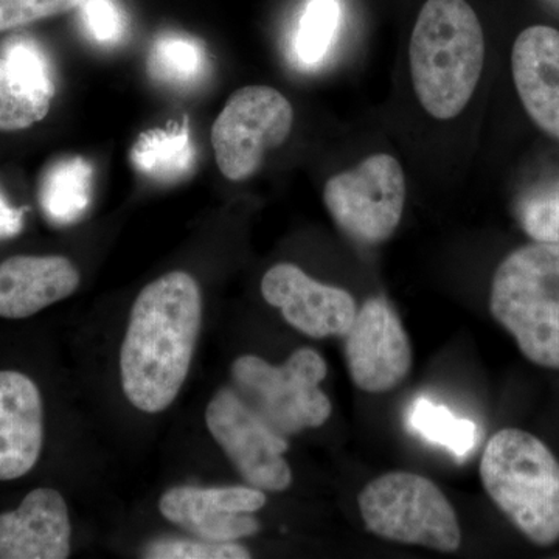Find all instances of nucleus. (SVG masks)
Masks as SVG:
<instances>
[{
  "instance_id": "nucleus-3",
  "label": "nucleus",
  "mask_w": 559,
  "mask_h": 559,
  "mask_svg": "<svg viewBox=\"0 0 559 559\" xmlns=\"http://www.w3.org/2000/svg\"><path fill=\"white\" fill-rule=\"evenodd\" d=\"M480 479L532 543L547 547L559 540V462L543 441L525 430H499L481 455Z\"/></svg>"
},
{
  "instance_id": "nucleus-7",
  "label": "nucleus",
  "mask_w": 559,
  "mask_h": 559,
  "mask_svg": "<svg viewBox=\"0 0 559 559\" xmlns=\"http://www.w3.org/2000/svg\"><path fill=\"white\" fill-rule=\"evenodd\" d=\"M294 108L270 86H246L230 95L210 139L221 175L231 182L248 180L260 170L267 151L288 140Z\"/></svg>"
},
{
  "instance_id": "nucleus-5",
  "label": "nucleus",
  "mask_w": 559,
  "mask_h": 559,
  "mask_svg": "<svg viewBox=\"0 0 559 559\" xmlns=\"http://www.w3.org/2000/svg\"><path fill=\"white\" fill-rule=\"evenodd\" d=\"M325 359L316 349L300 348L283 366L246 355L231 366L235 392L271 429L283 437L319 428L329 421L331 401L320 390Z\"/></svg>"
},
{
  "instance_id": "nucleus-23",
  "label": "nucleus",
  "mask_w": 559,
  "mask_h": 559,
  "mask_svg": "<svg viewBox=\"0 0 559 559\" xmlns=\"http://www.w3.org/2000/svg\"><path fill=\"white\" fill-rule=\"evenodd\" d=\"M516 212L532 240L559 242V176L522 194Z\"/></svg>"
},
{
  "instance_id": "nucleus-13",
  "label": "nucleus",
  "mask_w": 559,
  "mask_h": 559,
  "mask_svg": "<svg viewBox=\"0 0 559 559\" xmlns=\"http://www.w3.org/2000/svg\"><path fill=\"white\" fill-rule=\"evenodd\" d=\"M46 53L28 38L3 44L0 55V132L27 130L46 119L53 102Z\"/></svg>"
},
{
  "instance_id": "nucleus-19",
  "label": "nucleus",
  "mask_w": 559,
  "mask_h": 559,
  "mask_svg": "<svg viewBox=\"0 0 559 559\" xmlns=\"http://www.w3.org/2000/svg\"><path fill=\"white\" fill-rule=\"evenodd\" d=\"M94 171L83 157H68L47 168L39 200L50 223L69 226L83 218L91 205Z\"/></svg>"
},
{
  "instance_id": "nucleus-16",
  "label": "nucleus",
  "mask_w": 559,
  "mask_h": 559,
  "mask_svg": "<svg viewBox=\"0 0 559 559\" xmlns=\"http://www.w3.org/2000/svg\"><path fill=\"white\" fill-rule=\"evenodd\" d=\"M44 443V407L38 385L14 370H0V480L31 473Z\"/></svg>"
},
{
  "instance_id": "nucleus-22",
  "label": "nucleus",
  "mask_w": 559,
  "mask_h": 559,
  "mask_svg": "<svg viewBox=\"0 0 559 559\" xmlns=\"http://www.w3.org/2000/svg\"><path fill=\"white\" fill-rule=\"evenodd\" d=\"M341 7L337 0H310L297 25L294 49L304 64L323 60L340 27Z\"/></svg>"
},
{
  "instance_id": "nucleus-12",
  "label": "nucleus",
  "mask_w": 559,
  "mask_h": 559,
  "mask_svg": "<svg viewBox=\"0 0 559 559\" xmlns=\"http://www.w3.org/2000/svg\"><path fill=\"white\" fill-rule=\"evenodd\" d=\"M261 294L290 326L314 340L344 336L358 312L348 290L323 285L290 263L275 264L264 274Z\"/></svg>"
},
{
  "instance_id": "nucleus-24",
  "label": "nucleus",
  "mask_w": 559,
  "mask_h": 559,
  "mask_svg": "<svg viewBox=\"0 0 559 559\" xmlns=\"http://www.w3.org/2000/svg\"><path fill=\"white\" fill-rule=\"evenodd\" d=\"M249 549L238 543H213L205 539H160L143 551L148 559H248Z\"/></svg>"
},
{
  "instance_id": "nucleus-18",
  "label": "nucleus",
  "mask_w": 559,
  "mask_h": 559,
  "mask_svg": "<svg viewBox=\"0 0 559 559\" xmlns=\"http://www.w3.org/2000/svg\"><path fill=\"white\" fill-rule=\"evenodd\" d=\"M135 170L157 182L186 179L197 167V150L186 123L143 132L131 150Z\"/></svg>"
},
{
  "instance_id": "nucleus-25",
  "label": "nucleus",
  "mask_w": 559,
  "mask_h": 559,
  "mask_svg": "<svg viewBox=\"0 0 559 559\" xmlns=\"http://www.w3.org/2000/svg\"><path fill=\"white\" fill-rule=\"evenodd\" d=\"M79 9L84 28L95 43L112 46L123 39L127 17L116 0H83Z\"/></svg>"
},
{
  "instance_id": "nucleus-14",
  "label": "nucleus",
  "mask_w": 559,
  "mask_h": 559,
  "mask_svg": "<svg viewBox=\"0 0 559 559\" xmlns=\"http://www.w3.org/2000/svg\"><path fill=\"white\" fill-rule=\"evenodd\" d=\"M70 536L68 503L60 491L33 489L16 510L0 514V559H66Z\"/></svg>"
},
{
  "instance_id": "nucleus-10",
  "label": "nucleus",
  "mask_w": 559,
  "mask_h": 559,
  "mask_svg": "<svg viewBox=\"0 0 559 559\" xmlns=\"http://www.w3.org/2000/svg\"><path fill=\"white\" fill-rule=\"evenodd\" d=\"M348 373L356 388L384 393L399 388L412 367L409 336L385 297H371L344 334Z\"/></svg>"
},
{
  "instance_id": "nucleus-17",
  "label": "nucleus",
  "mask_w": 559,
  "mask_h": 559,
  "mask_svg": "<svg viewBox=\"0 0 559 559\" xmlns=\"http://www.w3.org/2000/svg\"><path fill=\"white\" fill-rule=\"evenodd\" d=\"M80 282L79 270L66 257H11L0 263V318H32L68 299Z\"/></svg>"
},
{
  "instance_id": "nucleus-2",
  "label": "nucleus",
  "mask_w": 559,
  "mask_h": 559,
  "mask_svg": "<svg viewBox=\"0 0 559 559\" xmlns=\"http://www.w3.org/2000/svg\"><path fill=\"white\" fill-rule=\"evenodd\" d=\"M485 62L484 28L466 0H428L409 43L411 79L419 105L437 120L460 116Z\"/></svg>"
},
{
  "instance_id": "nucleus-11",
  "label": "nucleus",
  "mask_w": 559,
  "mask_h": 559,
  "mask_svg": "<svg viewBox=\"0 0 559 559\" xmlns=\"http://www.w3.org/2000/svg\"><path fill=\"white\" fill-rule=\"evenodd\" d=\"M266 506V495L248 487H176L159 500L165 520L197 538L213 543H234L260 530L252 514Z\"/></svg>"
},
{
  "instance_id": "nucleus-15",
  "label": "nucleus",
  "mask_w": 559,
  "mask_h": 559,
  "mask_svg": "<svg viewBox=\"0 0 559 559\" xmlns=\"http://www.w3.org/2000/svg\"><path fill=\"white\" fill-rule=\"evenodd\" d=\"M511 70L530 119L559 140V31L533 25L521 32L511 50Z\"/></svg>"
},
{
  "instance_id": "nucleus-9",
  "label": "nucleus",
  "mask_w": 559,
  "mask_h": 559,
  "mask_svg": "<svg viewBox=\"0 0 559 559\" xmlns=\"http://www.w3.org/2000/svg\"><path fill=\"white\" fill-rule=\"evenodd\" d=\"M209 432L226 452L242 479L261 491H285L293 471L283 454L286 437L271 429L235 390L221 389L205 411Z\"/></svg>"
},
{
  "instance_id": "nucleus-6",
  "label": "nucleus",
  "mask_w": 559,
  "mask_h": 559,
  "mask_svg": "<svg viewBox=\"0 0 559 559\" xmlns=\"http://www.w3.org/2000/svg\"><path fill=\"white\" fill-rule=\"evenodd\" d=\"M364 524L373 535L451 554L462 544L454 507L428 477L393 471L359 492Z\"/></svg>"
},
{
  "instance_id": "nucleus-4",
  "label": "nucleus",
  "mask_w": 559,
  "mask_h": 559,
  "mask_svg": "<svg viewBox=\"0 0 559 559\" xmlns=\"http://www.w3.org/2000/svg\"><path fill=\"white\" fill-rule=\"evenodd\" d=\"M489 308L525 358L559 370V242L511 252L492 278Z\"/></svg>"
},
{
  "instance_id": "nucleus-20",
  "label": "nucleus",
  "mask_w": 559,
  "mask_h": 559,
  "mask_svg": "<svg viewBox=\"0 0 559 559\" xmlns=\"http://www.w3.org/2000/svg\"><path fill=\"white\" fill-rule=\"evenodd\" d=\"M148 69L154 79L170 86H197L209 72L207 51L191 36L167 33L154 43Z\"/></svg>"
},
{
  "instance_id": "nucleus-8",
  "label": "nucleus",
  "mask_w": 559,
  "mask_h": 559,
  "mask_svg": "<svg viewBox=\"0 0 559 559\" xmlns=\"http://www.w3.org/2000/svg\"><path fill=\"white\" fill-rule=\"evenodd\" d=\"M406 176L390 154H373L355 170L329 179L323 202L345 235L360 245L388 241L399 229L406 205Z\"/></svg>"
},
{
  "instance_id": "nucleus-27",
  "label": "nucleus",
  "mask_w": 559,
  "mask_h": 559,
  "mask_svg": "<svg viewBox=\"0 0 559 559\" xmlns=\"http://www.w3.org/2000/svg\"><path fill=\"white\" fill-rule=\"evenodd\" d=\"M22 226H24V212L21 209L11 207L0 191V240L16 237Z\"/></svg>"
},
{
  "instance_id": "nucleus-1",
  "label": "nucleus",
  "mask_w": 559,
  "mask_h": 559,
  "mask_svg": "<svg viewBox=\"0 0 559 559\" xmlns=\"http://www.w3.org/2000/svg\"><path fill=\"white\" fill-rule=\"evenodd\" d=\"M201 320V288L187 272H168L139 294L120 349L121 388L135 409L171 406L189 377Z\"/></svg>"
},
{
  "instance_id": "nucleus-21",
  "label": "nucleus",
  "mask_w": 559,
  "mask_h": 559,
  "mask_svg": "<svg viewBox=\"0 0 559 559\" xmlns=\"http://www.w3.org/2000/svg\"><path fill=\"white\" fill-rule=\"evenodd\" d=\"M409 428L429 443L439 444L454 457H468L477 444L476 423L459 418L443 404L419 396L412 403L407 415Z\"/></svg>"
},
{
  "instance_id": "nucleus-26",
  "label": "nucleus",
  "mask_w": 559,
  "mask_h": 559,
  "mask_svg": "<svg viewBox=\"0 0 559 559\" xmlns=\"http://www.w3.org/2000/svg\"><path fill=\"white\" fill-rule=\"evenodd\" d=\"M83 0H0V33L79 9Z\"/></svg>"
}]
</instances>
